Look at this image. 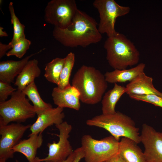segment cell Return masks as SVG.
Returning <instances> with one entry per match:
<instances>
[{"mask_svg":"<svg viewBox=\"0 0 162 162\" xmlns=\"http://www.w3.org/2000/svg\"><path fill=\"white\" fill-rule=\"evenodd\" d=\"M95 20L78 9L70 25L66 28L54 27V38L64 46L85 47L100 42L102 38Z\"/></svg>","mask_w":162,"mask_h":162,"instance_id":"cell-1","label":"cell"},{"mask_svg":"<svg viewBox=\"0 0 162 162\" xmlns=\"http://www.w3.org/2000/svg\"><path fill=\"white\" fill-rule=\"evenodd\" d=\"M72 86L79 91L81 102L94 105L101 100L108 82L100 70L93 66L83 65L74 74Z\"/></svg>","mask_w":162,"mask_h":162,"instance_id":"cell-2","label":"cell"},{"mask_svg":"<svg viewBox=\"0 0 162 162\" xmlns=\"http://www.w3.org/2000/svg\"><path fill=\"white\" fill-rule=\"evenodd\" d=\"M104 47L108 62L114 70L126 69L139 62V51L134 43L122 34L117 32L108 37Z\"/></svg>","mask_w":162,"mask_h":162,"instance_id":"cell-3","label":"cell"},{"mask_svg":"<svg viewBox=\"0 0 162 162\" xmlns=\"http://www.w3.org/2000/svg\"><path fill=\"white\" fill-rule=\"evenodd\" d=\"M86 124L89 126L105 129L118 141L121 137H124L130 139L138 144L140 142L139 130L134 120L120 112L96 116L87 120Z\"/></svg>","mask_w":162,"mask_h":162,"instance_id":"cell-4","label":"cell"},{"mask_svg":"<svg viewBox=\"0 0 162 162\" xmlns=\"http://www.w3.org/2000/svg\"><path fill=\"white\" fill-rule=\"evenodd\" d=\"M22 91L17 90L8 100L0 102V124L7 125L11 122L20 123L34 118L35 109Z\"/></svg>","mask_w":162,"mask_h":162,"instance_id":"cell-5","label":"cell"},{"mask_svg":"<svg viewBox=\"0 0 162 162\" xmlns=\"http://www.w3.org/2000/svg\"><path fill=\"white\" fill-rule=\"evenodd\" d=\"M119 142L112 136L97 140L89 135H83L81 147L85 162H104L115 156L118 153Z\"/></svg>","mask_w":162,"mask_h":162,"instance_id":"cell-6","label":"cell"},{"mask_svg":"<svg viewBox=\"0 0 162 162\" xmlns=\"http://www.w3.org/2000/svg\"><path fill=\"white\" fill-rule=\"evenodd\" d=\"M93 6L98 10L100 18L98 28L100 34H106L108 37L117 33L115 25L116 19L129 13L128 6L119 5L114 0H95Z\"/></svg>","mask_w":162,"mask_h":162,"instance_id":"cell-7","label":"cell"},{"mask_svg":"<svg viewBox=\"0 0 162 162\" xmlns=\"http://www.w3.org/2000/svg\"><path fill=\"white\" fill-rule=\"evenodd\" d=\"M78 9L74 0H52L44 11V19L48 23L59 28L69 26Z\"/></svg>","mask_w":162,"mask_h":162,"instance_id":"cell-8","label":"cell"},{"mask_svg":"<svg viewBox=\"0 0 162 162\" xmlns=\"http://www.w3.org/2000/svg\"><path fill=\"white\" fill-rule=\"evenodd\" d=\"M55 126L59 132L58 135V141L57 142L53 141L52 143H47L48 155L44 158H39L40 162H62L74 152L68 140L72 130V126L65 121Z\"/></svg>","mask_w":162,"mask_h":162,"instance_id":"cell-9","label":"cell"},{"mask_svg":"<svg viewBox=\"0 0 162 162\" xmlns=\"http://www.w3.org/2000/svg\"><path fill=\"white\" fill-rule=\"evenodd\" d=\"M31 125L18 123L0 124V159L6 161L13 157L14 152L12 149L20 142Z\"/></svg>","mask_w":162,"mask_h":162,"instance_id":"cell-10","label":"cell"},{"mask_svg":"<svg viewBox=\"0 0 162 162\" xmlns=\"http://www.w3.org/2000/svg\"><path fill=\"white\" fill-rule=\"evenodd\" d=\"M140 142L147 162H162V132L156 130L146 124L142 125Z\"/></svg>","mask_w":162,"mask_h":162,"instance_id":"cell-11","label":"cell"},{"mask_svg":"<svg viewBox=\"0 0 162 162\" xmlns=\"http://www.w3.org/2000/svg\"><path fill=\"white\" fill-rule=\"evenodd\" d=\"M63 111V108L57 106L46 109L37 114L36 121L29 128L31 131L30 134L42 133L47 127L63 122L65 117Z\"/></svg>","mask_w":162,"mask_h":162,"instance_id":"cell-12","label":"cell"},{"mask_svg":"<svg viewBox=\"0 0 162 162\" xmlns=\"http://www.w3.org/2000/svg\"><path fill=\"white\" fill-rule=\"evenodd\" d=\"M52 96L54 103L57 106L79 110L80 108V94L76 88L70 86L64 88H53Z\"/></svg>","mask_w":162,"mask_h":162,"instance_id":"cell-13","label":"cell"},{"mask_svg":"<svg viewBox=\"0 0 162 162\" xmlns=\"http://www.w3.org/2000/svg\"><path fill=\"white\" fill-rule=\"evenodd\" d=\"M153 80L144 72L142 73L126 85V93L129 96L154 94L162 97V92L155 88Z\"/></svg>","mask_w":162,"mask_h":162,"instance_id":"cell-14","label":"cell"},{"mask_svg":"<svg viewBox=\"0 0 162 162\" xmlns=\"http://www.w3.org/2000/svg\"><path fill=\"white\" fill-rule=\"evenodd\" d=\"M42 133L30 134L28 139L21 140L12 149L15 153L18 152L25 155L28 162H40L36 157L37 150L43 142Z\"/></svg>","mask_w":162,"mask_h":162,"instance_id":"cell-15","label":"cell"},{"mask_svg":"<svg viewBox=\"0 0 162 162\" xmlns=\"http://www.w3.org/2000/svg\"><path fill=\"white\" fill-rule=\"evenodd\" d=\"M42 50L32 54L20 60H8L0 62V80L10 84L13 82L15 78L21 72L29 59Z\"/></svg>","mask_w":162,"mask_h":162,"instance_id":"cell-16","label":"cell"},{"mask_svg":"<svg viewBox=\"0 0 162 162\" xmlns=\"http://www.w3.org/2000/svg\"><path fill=\"white\" fill-rule=\"evenodd\" d=\"M132 140L122 137L119 141L118 154L126 162H147L145 154Z\"/></svg>","mask_w":162,"mask_h":162,"instance_id":"cell-17","label":"cell"},{"mask_svg":"<svg viewBox=\"0 0 162 162\" xmlns=\"http://www.w3.org/2000/svg\"><path fill=\"white\" fill-rule=\"evenodd\" d=\"M145 66L144 63H142L129 69H115L111 71H107L104 74L105 79L108 83H110L130 82L144 72Z\"/></svg>","mask_w":162,"mask_h":162,"instance_id":"cell-18","label":"cell"},{"mask_svg":"<svg viewBox=\"0 0 162 162\" xmlns=\"http://www.w3.org/2000/svg\"><path fill=\"white\" fill-rule=\"evenodd\" d=\"M37 60H29L16 77L14 85L17 90L22 91L28 85L34 82L35 79L39 77L41 70L38 65Z\"/></svg>","mask_w":162,"mask_h":162,"instance_id":"cell-19","label":"cell"},{"mask_svg":"<svg viewBox=\"0 0 162 162\" xmlns=\"http://www.w3.org/2000/svg\"><path fill=\"white\" fill-rule=\"evenodd\" d=\"M126 93L125 87L114 83L112 88L106 92L101 100L102 114L115 113L116 105L121 96Z\"/></svg>","mask_w":162,"mask_h":162,"instance_id":"cell-20","label":"cell"},{"mask_svg":"<svg viewBox=\"0 0 162 162\" xmlns=\"http://www.w3.org/2000/svg\"><path fill=\"white\" fill-rule=\"evenodd\" d=\"M22 91L32 103L36 115L52 108L51 104L44 102L41 98L34 82L27 86Z\"/></svg>","mask_w":162,"mask_h":162,"instance_id":"cell-21","label":"cell"},{"mask_svg":"<svg viewBox=\"0 0 162 162\" xmlns=\"http://www.w3.org/2000/svg\"><path fill=\"white\" fill-rule=\"evenodd\" d=\"M65 62V58H56L46 64L44 76L49 82L57 85Z\"/></svg>","mask_w":162,"mask_h":162,"instance_id":"cell-22","label":"cell"},{"mask_svg":"<svg viewBox=\"0 0 162 162\" xmlns=\"http://www.w3.org/2000/svg\"><path fill=\"white\" fill-rule=\"evenodd\" d=\"M64 58L65 62L57 85V87L61 88H64L71 85L69 79L75 63V54L70 52Z\"/></svg>","mask_w":162,"mask_h":162,"instance_id":"cell-23","label":"cell"},{"mask_svg":"<svg viewBox=\"0 0 162 162\" xmlns=\"http://www.w3.org/2000/svg\"><path fill=\"white\" fill-rule=\"evenodd\" d=\"M8 9L11 18V23L13 27V35L12 39L9 43L13 45L20 39L25 35L24 34L25 26L20 22L16 15L13 2H10L8 5Z\"/></svg>","mask_w":162,"mask_h":162,"instance_id":"cell-24","label":"cell"},{"mask_svg":"<svg viewBox=\"0 0 162 162\" xmlns=\"http://www.w3.org/2000/svg\"><path fill=\"white\" fill-rule=\"evenodd\" d=\"M31 44V41L26 39L25 35L23 36L14 44L12 48L6 55L8 57L14 56L21 58L29 49Z\"/></svg>","mask_w":162,"mask_h":162,"instance_id":"cell-25","label":"cell"},{"mask_svg":"<svg viewBox=\"0 0 162 162\" xmlns=\"http://www.w3.org/2000/svg\"><path fill=\"white\" fill-rule=\"evenodd\" d=\"M131 99L150 103L162 108V97L154 94L129 96Z\"/></svg>","mask_w":162,"mask_h":162,"instance_id":"cell-26","label":"cell"},{"mask_svg":"<svg viewBox=\"0 0 162 162\" xmlns=\"http://www.w3.org/2000/svg\"><path fill=\"white\" fill-rule=\"evenodd\" d=\"M17 90L10 84L0 80V102L6 101L8 97Z\"/></svg>","mask_w":162,"mask_h":162,"instance_id":"cell-27","label":"cell"},{"mask_svg":"<svg viewBox=\"0 0 162 162\" xmlns=\"http://www.w3.org/2000/svg\"><path fill=\"white\" fill-rule=\"evenodd\" d=\"M76 152L75 157L71 162H79L82 158H84L85 154L82 148L81 147L75 150Z\"/></svg>","mask_w":162,"mask_h":162,"instance_id":"cell-28","label":"cell"},{"mask_svg":"<svg viewBox=\"0 0 162 162\" xmlns=\"http://www.w3.org/2000/svg\"><path fill=\"white\" fill-rule=\"evenodd\" d=\"M13 46L9 43L8 44H4L1 42H0V58H2L6 54L7 51L9 50H11Z\"/></svg>","mask_w":162,"mask_h":162,"instance_id":"cell-29","label":"cell"},{"mask_svg":"<svg viewBox=\"0 0 162 162\" xmlns=\"http://www.w3.org/2000/svg\"><path fill=\"white\" fill-rule=\"evenodd\" d=\"M75 156L76 152L74 150L65 160L62 162H71L74 158Z\"/></svg>","mask_w":162,"mask_h":162,"instance_id":"cell-30","label":"cell"},{"mask_svg":"<svg viewBox=\"0 0 162 162\" xmlns=\"http://www.w3.org/2000/svg\"><path fill=\"white\" fill-rule=\"evenodd\" d=\"M3 29L4 28L2 27H0V37H7L8 35L5 31H3Z\"/></svg>","mask_w":162,"mask_h":162,"instance_id":"cell-31","label":"cell"},{"mask_svg":"<svg viewBox=\"0 0 162 162\" xmlns=\"http://www.w3.org/2000/svg\"><path fill=\"white\" fill-rule=\"evenodd\" d=\"M116 162H126L118 154L117 156Z\"/></svg>","mask_w":162,"mask_h":162,"instance_id":"cell-32","label":"cell"},{"mask_svg":"<svg viewBox=\"0 0 162 162\" xmlns=\"http://www.w3.org/2000/svg\"><path fill=\"white\" fill-rule=\"evenodd\" d=\"M117 155V154L110 159L107 160L105 162H116Z\"/></svg>","mask_w":162,"mask_h":162,"instance_id":"cell-33","label":"cell"},{"mask_svg":"<svg viewBox=\"0 0 162 162\" xmlns=\"http://www.w3.org/2000/svg\"><path fill=\"white\" fill-rule=\"evenodd\" d=\"M0 162H7L6 160H2V159H0Z\"/></svg>","mask_w":162,"mask_h":162,"instance_id":"cell-34","label":"cell"},{"mask_svg":"<svg viewBox=\"0 0 162 162\" xmlns=\"http://www.w3.org/2000/svg\"><path fill=\"white\" fill-rule=\"evenodd\" d=\"M15 162H19V161L17 160H16Z\"/></svg>","mask_w":162,"mask_h":162,"instance_id":"cell-35","label":"cell"},{"mask_svg":"<svg viewBox=\"0 0 162 162\" xmlns=\"http://www.w3.org/2000/svg\"></svg>","mask_w":162,"mask_h":162,"instance_id":"cell-36","label":"cell"}]
</instances>
